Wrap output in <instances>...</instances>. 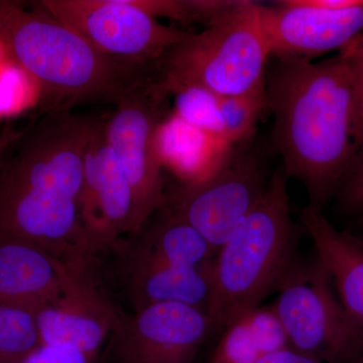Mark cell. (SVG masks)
<instances>
[{
	"instance_id": "3957f363",
	"label": "cell",
	"mask_w": 363,
	"mask_h": 363,
	"mask_svg": "<svg viewBox=\"0 0 363 363\" xmlns=\"http://www.w3.org/2000/svg\"><path fill=\"white\" fill-rule=\"evenodd\" d=\"M0 47L45 94L67 106L119 99L147 82L149 65L106 56L49 14L0 0Z\"/></svg>"
},
{
	"instance_id": "52a82bcc",
	"label": "cell",
	"mask_w": 363,
	"mask_h": 363,
	"mask_svg": "<svg viewBox=\"0 0 363 363\" xmlns=\"http://www.w3.org/2000/svg\"><path fill=\"white\" fill-rule=\"evenodd\" d=\"M167 97L147 81L117 99L111 116L104 121L105 135L133 192L131 235L142 230L166 198L156 135L166 116L162 102Z\"/></svg>"
},
{
	"instance_id": "5bb4252c",
	"label": "cell",
	"mask_w": 363,
	"mask_h": 363,
	"mask_svg": "<svg viewBox=\"0 0 363 363\" xmlns=\"http://www.w3.org/2000/svg\"><path fill=\"white\" fill-rule=\"evenodd\" d=\"M79 262L28 241L0 238V303L39 309L68 281Z\"/></svg>"
},
{
	"instance_id": "484cf974",
	"label": "cell",
	"mask_w": 363,
	"mask_h": 363,
	"mask_svg": "<svg viewBox=\"0 0 363 363\" xmlns=\"http://www.w3.org/2000/svg\"><path fill=\"white\" fill-rule=\"evenodd\" d=\"M341 54L347 59L354 80L357 111V143L359 154L363 150V50H341ZM358 156V155H357Z\"/></svg>"
},
{
	"instance_id": "f546056e",
	"label": "cell",
	"mask_w": 363,
	"mask_h": 363,
	"mask_svg": "<svg viewBox=\"0 0 363 363\" xmlns=\"http://www.w3.org/2000/svg\"><path fill=\"white\" fill-rule=\"evenodd\" d=\"M357 363H363V357L362 358V359L358 360Z\"/></svg>"
},
{
	"instance_id": "7a4b0ae2",
	"label": "cell",
	"mask_w": 363,
	"mask_h": 363,
	"mask_svg": "<svg viewBox=\"0 0 363 363\" xmlns=\"http://www.w3.org/2000/svg\"><path fill=\"white\" fill-rule=\"evenodd\" d=\"M266 107L283 173L304 186L320 208L337 194L357 160L354 80L347 59H274L267 67Z\"/></svg>"
},
{
	"instance_id": "8fae6325",
	"label": "cell",
	"mask_w": 363,
	"mask_h": 363,
	"mask_svg": "<svg viewBox=\"0 0 363 363\" xmlns=\"http://www.w3.org/2000/svg\"><path fill=\"white\" fill-rule=\"evenodd\" d=\"M91 262L74 267L62 290L37 309L40 342L97 359L123 315L91 274Z\"/></svg>"
},
{
	"instance_id": "277c9868",
	"label": "cell",
	"mask_w": 363,
	"mask_h": 363,
	"mask_svg": "<svg viewBox=\"0 0 363 363\" xmlns=\"http://www.w3.org/2000/svg\"><path fill=\"white\" fill-rule=\"evenodd\" d=\"M286 180L283 171L272 174L259 201L217 250L206 311L211 331L262 305L297 262Z\"/></svg>"
},
{
	"instance_id": "83f0119b",
	"label": "cell",
	"mask_w": 363,
	"mask_h": 363,
	"mask_svg": "<svg viewBox=\"0 0 363 363\" xmlns=\"http://www.w3.org/2000/svg\"><path fill=\"white\" fill-rule=\"evenodd\" d=\"M16 138H18V135L13 133L9 126L0 128V160H1L6 150L9 149V145L13 143Z\"/></svg>"
},
{
	"instance_id": "9c48e42d",
	"label": "cell",
	"mask_w": 363,
	"mask_h": 363,
	"mask_svg": "<svg viewBox=\"0 0 363 363\" xmlns=\"http://www.w3.org/2000/svg\"><path fill=\"white\" fill-rule=\"evenodd\" d=\"M269 180L259 157L234 147L206 180L181 184L171 194L166 193L162 207L187 221L217 250L252 212Z\"/></svg>"
},
{
	"instance_id": "cb8c5ba5",
	"label": "cell",
	"mask_w": 363,
	"mask_h": 363,
	"mask_svg": "<svg viewBox=\"0 0 363 363\" xmlns=\"http://www.w3.org/2000/svg\"><path fill=\"white\" fill-rule=\"evenodd\" d=\"M343 206L351 211L363 212V150L358 154L352 168L337 192Z\"/></svg>"
},
{
	"instance_id": "7c38bea8",
	"label": "cell",
	"mask_w": 363,
	"mask_h": 363,
	"mask_svg": "<svg viewBox=\"0 0 363 363\" xmlns=\"http://www.w3.org/2000/svg\"><path fill=\"white\" fill-rule=\"evenodd\" d=\"M262 32L272 59L313 60L343 50L363 32V0L347 9H328L308 0L259 4Z\"/></svg>"
},
{
	"instance_id": "d4e9b609",
	"label": "cell",
	"mask_w": 363,
	"mask_h": 363,
	"mask_svg": "<svg viewBox=\"0 0 363 363\" xmlns=\"http://www.w3.org/2000/svg\"><path fill=\"white\" fill-rule=\"evenodd\" d=\"M18 363H97V359L79 351L40 344Z\"/></svg>"
},
{
	"instance_id": "4316f807",
	"label": "cell",
	"mask_w": 363,
	"mask_h": 363,
	"mask_svg": "<svg viewBox=\"0 0 363 363\" xmlns=\"http://www.w3.org/2000/svg\"><path fill=\"white\" fill-rule=\"evenodd\" d=\"M257 363H323L289 347L264 355Z\"/></svg>"
},
{
	"instance_id": "e0dca14e",
	"label": "cell",
	"mask_w": 363,
	"mask_h": 363,
	"mask_svg": "<svg viewBox=\"0 0 363 363\" xmlns=\"http://www.w3.org/2000/svg\"><path fill=\"white\" fill-rule=\"evenodd\" d=\"M128 286L135 310L159 303H179L207 311L212 264L179 267L143 260H128Z\"/></svg>"
},
{
	"instance_id": "4fadbf2b",
	"label": "cell",
	"mask_w": 363,
	"mask_h": 363,
	"mask_svg": "<svg viewBox=\"0 0 363 363\" xmlns=\"http://www.w3.org/2000/svg\"><path fill=\"white\" fill-rule=\"evenodd\" d=\"M133 212L130 182L107 140L101 118L86 150L80 198L81 223L93 255L130 234Z\"/></svg>"
},
{
	"instance_id": "5b68a950",
	"label": "cell",
	"mask_w": 363,
	"mask_h": 363,
	"mask_svg": "<svg viewBox=\"0 0 363 363\" xmlns=\"http://www.w3.org/2000/svg\"><path fill=\"white\" fill-rule=\"evenodd\" d=\"M271 59L259 2L233 0L201 32L169 50L159 61L161 78L155 84L164 94L194 85L220 96L264 95Z\"/></svg>"
},
{
	"instance_id": "4dcf8cb0",
	"label": "cell",
	"mask_w": 363,
	"mask_h": 363,
	"mask_svg": "<svg viewBox=\"0 0 363 363\" xmlns=\"http://www.w3.org/2000/svg\"><path fill=\"white\" fill-rule=\"evenodd\" d=\"M362 220H363V212H362ZM362 240H363V238H362Z\"/></svg>"
},
{
	"instance_id": "ba28073f",
	"label": "cell",
	"mask_w": 363,
	"mask_h": 363,
	"mask_svg": "<svg viewBox=\"0 0 363 363\" xmlns=\"http://www.w3.org/2000/svg\"><path fill=\"white\" fill-rule=\"evenodd\" d=\"M33 4L106 56L143 65L159 62L190 33L160 23L131 0H40Z\"/></svg>"
},
{
	"instance_id": "d6986e66",
	"label": "cell",
	"mask_w": 363,
	"mask_h": 363,
	"mask_svg": "<svg viewBox=\"0 0 363 363\" xmlns=\"http://www.w3.org/2000/svg\"><path fill=\"white\" fill-rule=\"evenodd\" d=\"M40 344L37 310L0 303V363H18Z\"/></svg>"
},
{
	"instance_id": "603a6c76",
	"label": "cell",
	"mask_w": 363,
	"mask_h": 363,
	"mask_svg": "<svg viewBox=\"0 0 363 363\" xmlns=\"http://www.w3.org/2000/svg\"><path fill=\"white\" fill-rule=\"evenodd\" d=\"M262 357L290 347L283 325L272 307L257 306L242 313Z\"/></svg>"
},
{
	"instance_id": "6da1fadb",
	"label": "cell",
	"mask_w": 363,
	"mask_h": 363,
	"mask_svg": "<svg viewBox=\"0 0 363 363\" xmlns=\"http://www.w3.org/2000/svg\"><path fill=\"white\" fill-rule=\"evenodd\" d=\"M100 119L59 108L18 135L0 167V238L35 243L67 262L93 259L80 198L86 150Z\"/></svg>"
},
{
	"instance_id": "f1b7e54d",
	"label": "cell",
	"mask_w": 363,
	"mask_h": 363,
	"mask_svg": "<svg viewBox=\"0 0 363 363\" xmlns=\"http://www.w3.org/2000/svg\"><path fill=\"white\" fill-rule=\"evenodd\" d=\"M345 48L348 49L363 50V32L360 33L357 38H354ZM344 48V49H345Z\"/></svg>"
},
{
	"instance_id": "2e32d148",
	"label": "cell",
	"mask_w": 363,
	"mask_h": 363,
	"mask_svg": "<svg viewBox=\"0 0 363 363\" xmlns=\"http://www.w3.org/2000/svg\"><path fill=\"white\" fill-rule=\"evenodd\" d=\"M156 142L162 168L173 173L182 185L206 180L223 166L235 147L186 123L172 111L157 126Z\"/></svg>"
},
{
	"instance_id": "7402d4cb",
	"label": "cell",
	"mask_w": 363,
	"mask_h": 363,
	"mask_svg": "<svg viewBox=\"0 0 363 363\" xmlns=\"http://www.w3.org/2000/svg\"><path fill=\"white\" fill-rule=\"evenodd\" d=\"M262 357L242 315L222 331L210 363H257Z\"/></svg>"
},
{
	"instance_id": "ffe728a7",
	"label": "cell",
	"mask_w": 363,
	"mask_h": 363,
	"mask_svg": "<svg viewBox=\"0 0 363 363\" xmlns=\"http://www.w3.org/2000/svg\"><path fill=\"white\" fill-rule=\"evenodd\" d=\"M166 94L173 97L172 112L179 118L198 130L226 140L220 113V95L194 85L171 88Z\"/></svg>"
},
{
	"instance_id": "44dd1931",
	"label": "cell",
	"mask_w": 363,
	"mask_h": 363,
	"mask_svg": "<svg viewBox=\"0 0 363 363\" xmlns=\"http://www.w3.org/2000/svg\"><path fill=\"white\" fill-rule=\"evenodd\" d=\"M266 108L264 95L221 96L220 113L227 142L238 145L252 138L260 113Z\"/></svg>"
},
{
	"instance_id": "8992f818",
	"label": "cell",
	"mask_w": 363,
	"mask_h": 363,
	"mask_svg": "<svg viewBox=\"0 0 363 363\" xmlns=\"http://www.w3.org/2000/svg\"><path fill=\"white\" fill-rule=\"evenodd\" d=\"M272 306L289 345L323 363H357L363 357V330L346 311L330 277L315 259L295 262Z\"/></svg>"
},
{
	"instance_id": "ac0fdd59",
	"label": "cell",
	"mask_w": 363,
	"mask_h": 363,
	"mask_svg": "<svg viewBox=\"0 0 363 363\" xmlns=\"http://www.w3.org/2000/svg\"><path fill=\"white\" fill-rule=\"evenodd\" d=\"M145 224L131 247L130 260L179 267H203L213 262L217 250L187 221L162 207Z\"/></svg>"
},
{
	"instance_id": "30bf717a",
	"label": "cell",
	"mask_w": 363,
	"mask_h": 363,
	"mask_svg": "<svg viewBox=\"0 0 363 363\" xmlns=\"http://www.w3.org/2000/svg\"><path fill=\"white\" fill-rule=\"evenodd\" d=\"M211 331L204 310L159 303L124 316L112 334L118 363H194Z\"/></svg>"
},
{
	"instance_id": "9a60e30c",
	"label": "cell",
	"mask_w": 363,
	"mask_h": 363,
	"mask_svg": "<svg viewBox=\"0 0 363 363\" xmlns=\"http://www.w3.org/2000/svg\"><path fill=\"white\" fill-rule=\"evenodd\" d=\"M300 221L311 238L316 259L330 277L341 303L363 330V240L340 231L322 209L308 204Z\"/></svg>"
}]
</instances>
